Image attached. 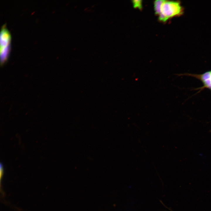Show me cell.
Segmentation results:
<instances>
[{
	"instance_id": "1",
	"label": "cell",
	"mask_w": 211,
	"mask_h": 211,
	"mask_svg": "<svg viewBox=\"0 0 211 211\" xmlns=\"http://www.w3.org/2000/svg\"><path fill=\"white\" fill-rule=\"evenodd\" d=\"M183 12V8L179 2L163 0L158 19L160 21L165 22L171 18L181 15Z\"/></svg>"
},
{
	"instance_id": "2",
	"label": "cell",
	"mask_w": 211,
	"mask_h": 211,
	"mask_svg": "<svg viewBox=\"0 0 211 211\" xmlns=\"http://www.w3.org/2000/svg\"><path fill=\"white\" fill-rule=\"evenodd\" d=\"M11 35L5 25L1 28L0 32V61L3 65L7 61L9 55Z\"/></svg>"
},
{
	"instance_id": "3",
	"label": "cell",
	"mask_w": 211,
	"mask_h": 211,
	"mask_svg": "<svg viewBox=\"0 0 211 211\" xmlns=\"http://www.w3.org/2000/svg\"><path fill=\"white\" fill-rule=\"evenodd\" d=\"M192 76H194L201 80L204 84V87L211 89V71L207 72L202 75Z\"/></svg>"
},
{
	"instance_id": "4",
	"label": "cell",
	"mask_w": 211,
	"mask_h": 211,
	"mask_svg": "<svg viewBox=\"0 0 211 211\" xmlns=\"http://www.w3.org/2000/svg\"><path fill=\"white\" fill-rule=\"evenodd\" d=\"M163 0H157L154 2V8L155 14L159 16L160 13L161 7Z\"/></svg>"
},
{
	"instance_id": "5",
	"label": "cell",
	"mask_w": 211,
	"mask_h": 211,
	"mask_svg": "<svg viewBox=\"0 0 211 211\" xmlns=\"http://www.w3.org/2000/svg\"><path fill=\"white\" fill-rule=\"evenodd\" d=\"M133 7L135 8H138L142 9V1L141 0H135L132 1Z\"/></svg>"
},
{
	"instance_id": "6",
	"label": "cell",
	"mask_w": 211,
	"mask_h": 211,
	"mask_svg": "<svg viewBox=\"0 0 211 211\" xmlns=\"http://www.w3.org/2000/svg\"><path fill=\"white\" fill-rule=\"evenodd\" d=\"M4 173V168L2 164H0V176L1 179Z\"/></svg>"
},
{
	"instance_id": "7",
	"label": "cell",
	"mask_w": 211,
	"mask_h": 211,
	"mask_svg": "<svg viewBox=\"0 0 211 211\" xmlns=\"http://www.w3.org/2000/svg\"><path fill=\"white\" fill-rule=\"evenodd\" d=\"M160 202L161 203V204H162V205H163L166 208H167V209H168L169 210H170L171 211H173L171 209H170V208L168 207H166V205H165L164 204V203H162V201H160Z\"/></svg>"
},
{
	"instance_id": "8",
	"label": "cell",
	"mask_w": 211,
	"mask_h": 211,
	"mask_svg": "<svg viewBox=\"0 0 211 211\" xmlns=\"http://www.w3.org/2000/svg\"><path fill=\"white\" fill-rule=\"evenodd\" d=\"M210 132H211V130L210 131Z\"/></svg>"
}]
</instances>
